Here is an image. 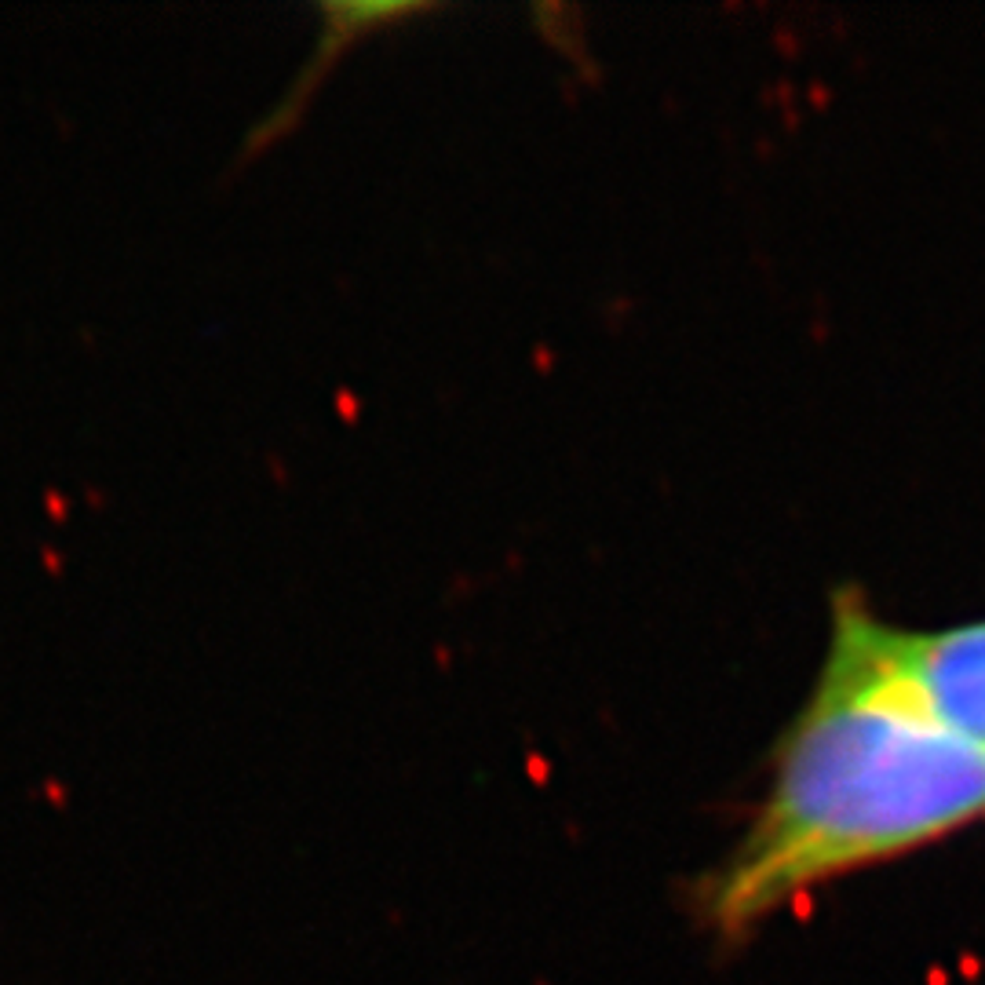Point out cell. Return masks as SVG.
Wrapping results in <instances>:
<instances>
[{"instance_id": "obj_2", "label": "cell", "mask_w": 985, "mask_h": 985, "mask_svg": "<svg viewBox=\"0 0 985 985\" xmlns=\"http://www.w3.org/2000/svg\"><path fill=\"white\" fill-rule=\"evenodd\" d=\"M898 675L952 733L985 749V621L938 632L887 628Z\"/></svg>"}, {"instance_id": "obj_1", "label": "cell", "mask_w": 985, "mask_h": 985, "mask_svg": "<svg viewBox=\"0 0 985 985\" xmlns=\"http://www.w3.org/2000/svg\"><path fill=\"white\" fill-rule=\"evenodd\" d=\"M887 628L840 599L825 664L781 737L771 785L697 887V920L719 941L749 938L818 887L985 818V749L916 701Z\"/></svg>"}]
</instances>
